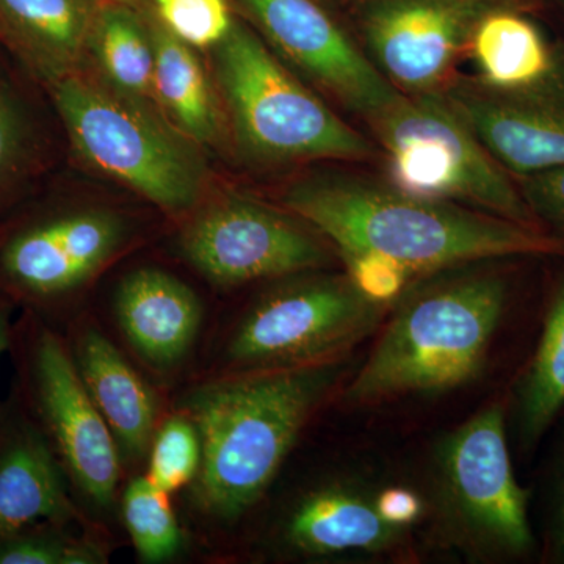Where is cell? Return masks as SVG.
Listing matches in <instances>:
<instances>
[{
    "instance_id": "obj_1",
    "label": "cell",
    "mask_w": 564,
    "mask_h": 564,
    "mask_svg": "<svg viewBox=\"0 0 564 564\" xmlns=\"http://www.w3.org/2000/svg\"><path fill=\"white\" fill-rule=\"evenodd\" d=\"M284 206L328 240L343 262L384 259L413 281L464 263L564 258V245L544 229L361 174L326 173L296 182L284 193Z\"/></svg>"
},
{
    "instance_id": "obj_2",
    "label": "cell",
    "mask_w": 564,
    "mask_h": 564,
    "mask_svg": "<svg viewBox=\"0 0 564 564\" xmlns=\"http://www.w3.org/2000/svg\"><path fill=\"white\" fill-rule=\"evenodd\" d=\"M508 303L510 281L491 261L411 281L340 399L348 408H370L473 384L485 372Z\"/></svg>"
},
{
    "instance_id": "obj_3",
    "label": "cell",
    "mask_w": 564,
    "mask_h": 564,
    "mask_svg": "<svg viewBox=\"0 0 564 564\" xmlns=\"http://www.w3.org/2000/svg\"><path fill=\"white\" fill-rule=\"evenodd\" d=\"M350 355L285 369L245 370L193 389L182 404L202 440L195 500L234 522L262 499L303 430L350 377Z\"/></svg>"
},
{
    "instance_id": "obj_4",
    "label": "cell",
    "mask_w": 564,
    "mask_h": 564,
    "mask_svg": "<svg viewBox=\"0 0 564 564\" xmlns=\"http://www.w3.org/2000/svg\"><path fill=\"white\" fill-rule=\"evenodd\" d=\"M421 496V524L433 547L484 564L521 562L536 551L500 400L434 441Z\"/></svg>"
},
{
    "instance_id": "obj_5",
    "label": "cell",
    "mask_w": 564,
    "mask_h": 564,
    "mask_svg": "<svg viewBox=\"0 0 564 564\" xmlns=\"http://www.w3.org/2000/svg\"><path fill=\"white\" fill-rule=\"evenodd\" d=\"M215 74L240 150L261 163L366 162L369 139L337 117L262 40L234 21L215 46Z\"/></svg>"
},
{
    "instance_id": "obj_6",
    "label": "cell",
    "mask_w": 564,
    "mask_h": 564,
    "mask_svg": "<svg viewBox=\"0 0 564 564\" xmlns=\"http://www.w3.org/2000/svg\"><path fill=\"white\" fill-rule=\"evenodd\" d=\"M400 191L541 228L507 172L443 90L406 95L367 118ZM543 229V228H541Z\"/></svg>"
},
{
    "instance_id": "obj_7",
    "label": "cell",
    "mask_w": 564,
    "mask_h": 564,
    "mask_svg": "<svg viewBox=\"0 0 564 564\" xmlns=\"http://www.w3.org/2000/svg\"><path fill=\"white\" fill-rule=\"evenodd\" d=\"M70 144L88 165L170 214L193 209L206 169L182 133L150 106L77 73L52 82Z\"/></svg>"
},
{
    "instance_id": "obj_8",
    "label": "cell",
    "mask_w": 564,
    "mask_h": 564,
    "mask_svg": "<svg viewBox=\"0 0 564 564\" xmlns=\"http://www.w3.org/2000/svg\"><path fill=\"white\" fill-rule=\"evenodd\" d=\"M248 306L236 323L226 362L231 372L332 361L381 328L392 303L380 302L350 274H292Z\"/></svg>"
},
{
    "instance_id": "obj_9",
    "label": "cell",
    "mask_w": 564,
    "mask_h": 564,
    "mask_svg": "<svg viewBox=\"0 0 564 564\" xmlns=\"http://www.w3.org/2000/svg\"><path fill=\"white\" fill-rule=\"evenodd\" d=\"M22 403L46 434L70 484L96 507H109L120 481V455L101 411L82 381L68 345L46 322L14 323L10 350Z\"/></svg>"
},
{
    "instance_id": "obj_10",
    "label": "cell",
    "mask_w": 564,
    "mask_h": 564,
    "mask_svg": "<svg viewBox=\"0 0 564 564\" xmlns=\"http://www.w3.org/2000/svg\"><path fill=\"white\" fill-rule=\"evenodd\" d=\"M292 212L225 196L198 212L181 236L184 258L221 288L323 270L332 250Z\"/></svg>"
},
{
    "instance_id": "obj_11",
    "label": "cell",
    "mask_w": 564,
    "mask_h": 564,
    "mask_svg": "<svg viewBox=\"0 0 564 564\" xmlns=\"http://www.w3.org/2000/svg\"><path fill=\"white\" fill-rule=\"evenodd\" d=\"M126 239V221L109 210L65 212L18 226L0 240V292L47 322Z\"/></svg>"
},
{
    "instance_id": "obj_12",
    "label": "cell",
    "mask_w": 564,
    "mask_h": 564,
    "mask_svg": "<svg viewBox=\"0 0 564 564\" xmlns=\"http://www.w3.org/2000/svg\"><path fill=\"white\" fill-rule=\"evenodd\" d=\"M513 0H367V55L397 90H443L485 14Z\"/></svg>"
},
{
    "instance_id": "obj_13",
    "label": "cell",
    "mask_w": 564,
    "mask_h": 564,
    "mask_svg": "<svg viewBox=\"0 0 564 564\" xmlns=\"http://www.w3.org/2000/svg\"><path fill=\"white\" fill-rule=\"evenodd\" d=\"M381 491L359 474L314 481L285 505L273 530L274 545L300 560L410 558L414 530L386 516Z\"/></svg>"
},
{
    "instance_id": "obj_14",
    "label": "cell",
    "mask_w": 564,
    "mask_h": 564,
    "mask_svg": "<svg viewBox=\"0 0 564 564\" xmlns=\"http://www.w3.org/2000/svg\"><path fill=\"white\" fill-rule=\"evenodd\" d=\"M251 21L296 69L364 120L399 90L314 0H239Z\"/></svg>"
},
{
    "instance_id": "obj_15",
    "label": "cell",
    "mask_w": 564,
    "mask_h": 564,
    "mask_svg": "<svg viewBox=\"0 0 564 564\" xmlns=\"http://www.w3.org/2000/svg\"><path fill=\"white\" fill-rule=\"evenodd\" d=\"M443 91L514 177L564 166V47L552 73L527 90L497 91L459 77Z\"/></svg>"
},
{
    "instance_id": "obj_16",
    "label": "cell",
    "mask_w": 564,
    "mask_h": 564,
    "mask_svg": "<svg viewBox=\"0 0 564 564\" xmlns=\"http://www.w3.org/2000/svg\"><path fill=\"white\" fill-rule=\"evenodd\" d=\"M68 477L28 408L0 410V538L77 518Z\"/></svg>"
},
{
    "instance_id": "obj_17",
    "label": "cell",
    "mask_w": 564,
    "mask_h": 564,
    "mask_svg": "<svg viewBox=\"0 0 564 564\" xmlns=\"http://www.w3.org/2000/svg\"><path fill=\"white\" fill-rule=\"evenodd\" d=\"M115 314L133 350L154 367H173L191 350L203 321L196 293L159 269L129 273L118 285Z\"/></svg>"
},
{
    "instance_id": "obj_18",
    "label": "cell",
    "mask_w": 564,
    "mask_h": 564,
    "mask_svg": "<svg viewBox=\"0 0 564 564\" xmlns=\"http://www.w3.org/2000/svg\"><path fill=\"white\" fill-rule=\"evenodd\" d=\"M69 350L118 447L129 458H143L158 430V400L150 386L99 329L80 328Z\"/></svg>"
},
{
    "instance_id": "obj_19",
    "label": "cell",
    "mask_w": 564,
    "mask_h": 564,
    "mask_svg": "<svg viewBox=\"0 0 564 564\" xmlns=\"http://www.w3.org/2000/svg\"><path fill=\"white\" fill-rule=\"evenodd\" d=\"M101 0H0V36L43 79L77 73Z\"/></svg>"
},
{
    "instance_id": "obj_20",
    "label": "cell",
    "mask_w": 564,
    "mask_h": 564,
    "mask_svg": "<svg viewBox=\"0 0 564 564\" xmlns=\"http://www.w3.org/2000/svg\"><path fill=\"white\" fill-rule=\"evenodd\" d=\"M508 434L522 454L543 441L564 411V272L545 306L543 329L505 400Z\"/></svg>"
},
{
    "instance_id": "obj_21",
    "label": "cell",
    "mask_w": 564,
    "mask_h": 564,
    "mask_svg": "<svg viewBox=\"0 0 564 564\" xmlns=\"http://www.w3.org/2000/svg\"><path fill=\"white\" fill-rule=\"evenodd\" d=\"M562 50L518 7L507 6L481 18L467 54L478 69L475 79L492 90L513 93L544 80Z\"/></svg>"
},
{
    "instance_id": "obj_22",
    "label": "cell",
    "mask_w": 564,
    "mask_h": 564,
    "mask_svg": "<svg viewBox=\"0 0 564 564\" xmlns=\"http://www.w3.org/2000/svg\"><path fill=\"white\" fill-rule=\"evenodd\" d=\"M154 47V102L176 131L196 144L218 143L221 111L193 47L148 20Z\"/></svg>"
},
{
    "instance_id": "obj_23",
    "label": "cell",
    "mask_w": 564,
    "mask_h": 564,
    "mask_svg": "<svg viewBox=\"0 0 564 564\" xmlns=\"http://www.w3.org/2000/svg\"><path fill=\"white\" fill-rule=\"evenodd\" d=\"M87 54L111 91L143 106L154 101V47L148 21L135 7L99 2Z\"/></svg>"
},
{
    "instance_id": "obj_24",
    "label": "cell",
    "mask_w": 564,
    "mask_h": 564,
    "mask_svg": "<svg viewBox=\"0 0 564 564\" xmlns=\"http://www.w3.org/2000/svg\"><path fill=\"white\" fill-rule=\"evenodd\" d=\"M169 496L148 477L135 478L126 488L122 518L133 547L143 562H166L182 547L180 522Z\"/></svg>"
},
{
    "instance_id": "obj_25",
    "label": "cell",
    "mask_w": 564,
    "mask_h": 564,
    "mask_svg": "<svg viewBox=\"0 0 564 564\" xmlns=\"http://www.w3.org/2000/svg\"><path fill=\"white\" fill-rule=\"evenodd\" d=\"M57 522H40L0 538V564H98L101 545L70 536Z\"/></svg>"
},
{
    "instance_id": "obj_26",
    "label": "cell",
    "mask_w": 564,
    "mask_h": 564,
    "mask_svg": "<svg viewBox=\"0 0 564 564\" xmlns=\"http://www.w3.org/2000/svg\"><path fill=\"white\" fill-rule=\"evenodd\" d=\"M202 456V440L192 419L184 413L170 415L155 430L148 478L162 491H177L195 480Z\"/></svg>"
},
{
    "instance_id": "obj_27",
    "label": "cell",
    "mask_w": 564,
    "mask_h": 564,
    "mask_svg": "<svg viewBox=\"0 0 564 564\" xmlns=\"http://www.w3.org/2000/svg\"><path fill=\"white\" fill-rule=\"evenodd\" d=\"M155 20L193 50L215 47L234 25L228 0H151Z\"/></svg>"
},
{
    "instance_id": "obj_28",
    "label": "cell",
    "mask_w": 564,
    "mask_h": 564,
    "mask_svg": "<svg viewBox=\"0 0 564 564\" xmlns=\"http://www.w3.org/2000/svg\"><path fill=\"white\" fill-rule=\"evenodd\" d=\"M516 182L538 225L564 245V166Z\"/></svg>"
},
{
    "instance_id": "obj_29",
    "label": "cell",
    "mask_w": 564,
    "mask_h": 564,
    "mask_svg": "<svg viewBox=\"0 0 564 564\" xmlns=\"http://www.w3.org/2000/svg\"><path fill=\"white\" fill-rule=\"evenodd\" d=\"M544 558L549 563L564 564V433L549 470Z\"/></svg>"
},
{
    "instance_id": "obj_30",
    "label": "cell",
    "mask_w": 564,
    "mask_h": 564,
    "mask_svg": "<svg viewBox=\"0 0 564 564\" xmlns=\"http://www.w3.org/2000/svg\"><path fill=\"white\" fill-rule=\"evenodd\" d=\"M22 118L9 88L0 82V185L20 158Z\"/></svg>"
},
{
    "instance_id": "obj_31",
    "label": "cell",
    "mask_w": 564,
    "mask_h": 564,
    "mask_svg": "<svg viewBox=\"0 0 564 564\" xmlns=\"http://www.w3.org/2000/svg\"><path fill=\"white\" fill-rule=\"evenodd\" d=\"M17 304L9 296L0 292V359L10 350L11 337H13V313Z\"/></svg>"
},
{
    "instance_id": "obj_32",
    "label": "cell",
    "mask_w": 564,
    "mask_h": 564,
    "mask_svg": "<svg viewBox=\"0 0 564 564\" xmlns=\"http://www.w3.org/2000/svg\"><path fill=\"white\" fill-rule=\"evenodd\" d=\"M101 2H121V3H128V6L132 7H139L140 3L147 2V0H101Z\"/></svg>"
},
{
    "instance_id": "obj_33",
    "label": "cell",
    "mask_w": 564,
    "mask_h": 564,
    "mask_svg": "<svg viewBox=\"0 0 564 564\" xmlns=\"http://www.w3.org/2000/svg\"><path fill=\"white\" fill-rule=\"evenodd\" d=\"M562 2L563 11H564V0H560Z\"/></svg>"
}]
</instances>
